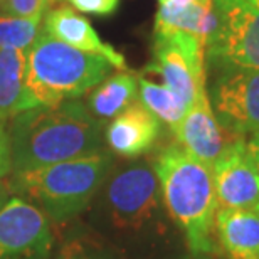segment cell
Wrapping results in <instances>:
<instances>
[{
  "instance_id": "obj_1",
  "label": "cell",
  "mask_w": 259,
  "mask_h": 259,
  "mask_svg": "<svg viewBox=\"0 0 259 259\" xmlns=\"http://www.w3.org/2000/svg\"><path fill=\"white\" fill-rule=\"evenodd\" d=\"M12 172L46 167L100 152V120L71 100L54 106H35L9 121Z\"/></svg>"
},
{
  "instance_id": "obj_2",
  "label": "cell",
  "mask_w": 259,
  "mask_h": 259,
  "mask_svg": "<svg viewBox=\"0 0 259 259\" xmlns=\"http://www.w3.org/2000/svg\"><path fill=\"white\" fill-rule=\"evenodd\" d=\"M153 168L163 204L184 231L190 251L195 254L214 252L219 202L210 165L200 162L179 143H172L157 155Z\"/></svg>"
},
{
  "instance_id": "obj_3",
  "label": "cell",
  "mask_w": 259,
  "mask_h": 259,
  "mask_svg": "<svg viewBox=\"0 0 259 259\" xmlns=\"http://www.w3.org/2000/svg\"><path fill=\"white\" fill-rule=\"evenodd\" d=\"M111 165V155L100 150L66 162L12 172L5 182L9 190L27 197L48 219L66 222L90 204L110 175Z\"/></svg>"
},
{
  "instance_id": "obj_4",
  "label": "cell",
  "mask_w": 259,
  "mask_h": 259,
  "mask_svg": "<svg viewBox=\"0 0 259 259\" xmlns=\"http://www.w3.org/2000/svg\"><path fill=\"white\" fill-rule=\"evenodd\" d=\"M111 69L103 56L82 53L40 30L27 51L25 84L34 106H54L90 93Z\"/></svg>"
},
{
  "instance_id": "obj_5",
  "label": "cell",
  "mask_w": 259,
  "mask_h": 259,
  "mask_svg": "<svg viewBox=\"0 0 259 259\" xmlns=\"http://www.w3.org/2000/svg\"><path fill=\"white\" fill-rule=\"evenodd\" d=\"M148 72L192 106L205 86V42L184 30H153V61Z\"/></svg>"
},
{
  "instance_id": "obj_6",
  "label": "cell",
  "mask_w": 259,
  "mask_h": 259,
  "mask_svg": "<svg viewBox=\"0 0 259 259\" xmlns=\"http://www.w3.org/2000/svg\"><path fill=\"white\" fill-rule=\"evenodd\" d=\"M209 100L227 132L244 138L259 133V71L244 67L217 69Z\"/></svg>"
},
{
  "instance_id": "obj_7",
  "label": "cell",
  "mask_w": 259,
  "mask_h": 259,
  "mask_svg": "<svg viewBox=\"0 0 259 259\" xmlns=\"http://www.w3.org/2000/svg\"><path fill=\"white\" fill-rule=\"evenodd\" d=\"M215 34L205 46V63L214 71L244 67L259 71V12L236 5H214Z\"/></svg>"
},
{
  "instance_id": "obj_8",
  "label": "cell",
  "mask_w": 259,
  "mask_h": 259,
  "mask_svg": "<svg viewBox=\"0 0 259 259\" xmlns=\"http://www.w3.org/2000/svg\"><path fill=\"white\" fill-rule=\"evenodd\" d=\"M160 184L153 165L135 163L120 170L108 184L106 200L111 221L121 229H142L157 215Z\"/></svg>"
},
{
  "instance_id": "obj_9",
  "label": "cell",
  "mask_w": 259,
  "mask_h": 259,
  "mask_svg": "<svg viewBox=\"0 0 259 259\" xmlns=\"http://www.w3.org/2000/svg\"><path fill=\"white\" fill-rule=\"evenodd\" d=\"M53 249L49 219L20 195L0 204V259H46Z\"/></svg>"
},
{
  "instance_id": "obj_10",
  "label": "cell",
  "mask_w": 259,
  "mask_h": 259,
  "mask_svg": "<svg viewBox=\"0 0 259 259\" xmlns=\"http://www.w3.org/2000/svg\"><path fill=\"white\" fill-rule=\"evenodd\" d=\"M210 168L219 207L259 209V167L247 140H232Z\"/></svg>"
},
{
  "instance_id": "obj_11",
  "label": "cell",
  "mask_w": 259,
  "mask_h": 259,
  "mask_svg": "<svg viewBox=\"0 0 259 259\" xmlns=\"http://www.w3.org/2000/svg\"><path fill=\"white\" fill-rule=\"evenodd\" d=\"M172 132L180 147L210 167L232 140L241 138L227 132L215 118L207 88L199 91L192 106Z\"/></svg>"
},
{
  "instance_id": "obj_12",
  "label": "cell",
  "mask_w": 259,
  "mask_h": 259,
  "mask_svg": "<svg viewBox=\"0 0 259 259\" xmlns=\"http://www.w3.org/2000/svg\"><path fill=\"white\" fill-rule=\"evenodd\" d=\"M42 30L53 35L54 39L61 40L74 49H79L82 53L98 54L110 61V64L115 69L126 71L128 64L121 53L106 44L103 40L91 22L84 15H81L77 10L67 7V5H58L51 7L46 12Z\"/></svg>"
},
{
  "instance_id": "obj_13",
  "label": "cell",
  "mask_w": 259,
  "mask_h": 259,
  "mask_svg": "<svg viewBox=\"0 0 259 259\" xmlns=\"http://www.w3.org/2000/svg\"><path fill=\"white\" fill-rule=\"evenodd\" d=\"M160 120L140 101H135L106 126L105 140L113 153L135 158L153 148L160 137Z\"/></svg>"
},
{
  "instance_id": "obj_14",
  "label": "cell",
  "mask_w": 259,
  "mask_h": 259,
  "mask_svg": "<svg viewBox=\"0 0 259 259\" xmlns=\"http://www.w3.org/2000/svg\"><path fill=\"white\" fill-rule=\"evenodd\" d=\"M215 231L229 259H259V209L219 207Z\"/></svg>"
},
{
  "instance_id": "obj_15",
  "label": "cell",
  "mask_w": 259,
  "mask_h": 259,
  "mask_svg": "<svg viewBox=\"0 0 259 259\" xmlns=\"http://www.w3.org/2000/svg\"><path fill=\"white\" fill-rule=\"evenodd\" d=\"M217 25L219 15L214 9V2L177 4L174 0H165L158 5L153 30H184L200 37L207 46L215 34Z\"/></svg>"
},
{
  "instance_id": "obj_16",
  "label": "cell",
  "mask_w": 259,
  "mask_h": 259,
  "mask_svg": "<svg viewBox=\"0 0 259 259\" xmlns=\"http://www.w3.org/2000/svg\"><path fill=\"white\" fill-rule=\"evenodd\" d=\"M25 69H27V51H0V118L2 120H12L19 113L35 108L27 93Z\"/></svg>"
},
{
  "instance_id": "obj_17",
  "label": "cell",
  "mask_w": 259,
  "mask_h": 259,
  "mask_svg": "<svg viewBox=\"0 0 259 259\" xmlns=\"http://www.w3.org/2000/svg\"><path fill=\"white\" fill-rule=\"evenodd\" d=\"M138 98V76L121 71L108 76L88 96V110L98 120H113Z\"/></svg>"
},
{
  "instance_id": "obj_18",
  "label": "cell",
  "mask_w": 259,
  "mask_h": 259,
  "mask_svg": "<svg viewBox=\"0 0 259 259\" xmlns=\"http://www.w3.org/2000/svg\"><path fill=\"white\" fill-rule=\"evenodd\" d=\"M138 98L148 111H152L160 121L167 123L170 128L177 125L190 108L168 86L157 84L143 76H138Z\"/></svg>"
},
{
  "instance_id": "obj_19",
  "label": "cell",
  "mask_w": 259,
  "mask_h": 259,
  "mask_svg": "<svg viewBox=\"0 0 259 259\" xmlns=\"http://www.w3.org/2000/svg\"><path fill=\"white\" fill-rule=\"evenodd\" d=\"M42 15L35 17H14V15H0V51L19 49L29 51L40 34Z\"/></svg>"
},
{
  "instance_id": "obj_20",
  "label": "cell",
  "mask_w": 259,
  "mask_h": 259,
  "mask_svg": "<svg viewBox=\"0 0 259 259\" xmlns=\"http://www.w3.org/2000/svg\"><path fill=\"white\" fill-rule=\"evenodd\" d=\"M0 12L14 17H35L48 12L46 0H5Z\"/></svg>"
},
{
  "instance_id": "obj_21",
  "label": "cell",
  "mask_w": 259,
  "mask_h": 259,
  "mask_svg": "<svg viewBox=\"0 0 259 259\" xmlns=\"http://www.w3.org/2000/svg\"><path fill=\"white\" fill-rule=\"evenodd\" d=\"M74 10L81 14H91L98 17L113 15L120 7V0H67Z\"/></svg>"
},
{
  "instance_id": "obj_22",
  "label": "cell",
  "mask_w": 259,
  "mask_h": 259,
  "mask_svg": "<svg viewBox=\"0 0 259 259\" xmlns=\"http://www.w3.org/2000/svg\"><path fill=\"white\" fill-rule=\"evenodd\" d=\"M56 259H105L93 246L82 241H69L61 247Z\"/></svg>"
},
{
  "instance_id": "obj_23",
  "label": "cell",
  "mask_w": 259,
  "mask_h": 259,
  "mask_svg": "<svg viewBox=\"0 0 259 259\" xmlns=\"http://www.w3.org/2000/svg\"><path fill=\"white\" fill-rule=\"evenodd\" d=\"M9 121L0 118V180L12 174V158H10V135Z\"/></svg>"
},
{
  "instance_id": "obj_24",
  "label": "cell",
  "mask_w": 259,
  "mask_h": 259,
  "mask_svg": "<svg viewBox=\"0 0 259 259\" xmlns=\"http://www.w3.org/2000/svg\"><path fill=\"white\" fill-rule=\"evenodd\" d=\"M214 5H236L259 12V0H214Z\"/></svg>"
},
{
  "instance_id": "obj_25",
  "label": "cell",
  "mask_w": 259,
  "mask_h": 259,
  "mask_svg": "<svg viewBox=\"0 0 259 259\" xmlns=\"http://www.w3.org/2000/svg\"><path fill=\"white\" fill-rule=\"evenodd\" d=\"M247 147H249L252 157H254L257 167H259V133L252 135V137L247 140Z\"/></svg>"
},
{
  "instance_id": "obj_26",
  "label": "cell",
  "mask_w": 259,
  "mask_h": 259,
  "mask_svg": "<svg viewBox=\"0 0 259 259\" xmlns=\"http://www.w3.org/2000/svg\"><path fill=\"white\" fill-rule=\"evenodd\" d=\"M7 194H9L7 182H5V180L2 179V180H0V204H2L5 199H7Z\"/></svg>"
},
{
  "instance_id": "obj_27",
  "label": "cell",
  "mask_w": 259,
  "mask_h": 259,
  "mask_svg": "<svg viewBox=\"0 0 259 259\" xmlns=\"http://www.w3.org/2000/svg\"><path fill=\"white\" fill-rule=\"evenodd\" d=\"M174 2H177V4H189V2H202V4H210V2H214V0H174Z\"/></svg>"
},
{
  "instance_id": "obj_28",
  "label": "cell",
  "mask_w": 259,
  "mask_h": 259,
  "mask_svg": "<svg viewBox=\"0 0 259 259\" xmlns=\"http://www.w3.org/2000/svg\"><path fill=\"white\" fill-rule=\"evenodd\" d=\"M58 2H61V0H46V5H48V9H51L54 4H58Z\"/></svg>"
},
{
  "instance_id": "obj_29",
  "label": "cell",
  "mask_w": 259,
  "mask_h": 259,
  "mask_svg": "<svg viewBox=\"0 0 259 259\" xmlns=\"http://www.w3.org/2000/svg\"><path fill=\"white\" fill-rule=\"evenodd\" d=\"M5 4V0H0V9H2V5Z\"/></svg>"
}]
</instances>
